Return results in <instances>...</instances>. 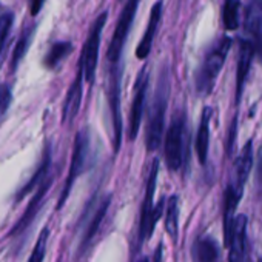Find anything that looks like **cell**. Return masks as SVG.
Wrapping results in <instances>:
<instances>
[{
  "label": "cell",
  "mask_w": 262,
  "mask_h": 262,
  "mask_svg": "<svg viewBox=\"0 0 262 262\" xmlns=\"http://www.w3.org/2000/svg\"><path fill=\"white\" fill-rule=\"evenodd\" d=\"M108 19V13L103 11L96 22L93 24L90 34L86 37L82 56H80V62L83 65V73H85V80L88 83H91L94 80L96 76V68H97V59H99V47H100V37H102V31L103 27L106 24Z\"/></svg>",
  "instance_id": "cell-5"
},
{
  "label": "cell",
  "mask_w": 262,
  "mask_h": 262,
  "mask_svg": "<svg viewBox=\"0 0 262 262\" xmlns=\"http://www.w3.org/2000/svg\"><path fill=\"white\" fill-rule=\"evenodd\" d=\"M43 2H45V0H31V14L33 16H37L39 14V11L43 7Z\"/></svg>",
  "instance_id": "cell-28"
},
{
  "label": "cell",
  "mask_w": 262,
  "mask_h": 262,
  "mask_svg": "<svg viewBox=\"0 0 262 262\" xmlns=\"http://www.w3.org/2000/svg\"><path fill=\"white\" fill-rule=\"evenodd\" d=\"M168 97H170V71L165 67L164 71H161L159 74L158 86L155 91V97L150 106V114H148V122H147L145 144H147L148 151H156L161 145L165 113L168 106Z\"/></svg>",
  "instance_id": "cell-1"
},
{
  "label": "cell",
  "mask_w": 262,
  "mask_h": 262,
  "mask_svg": "<svg viewBox=\"0 0 262 262\" xmlns=\"http://www.w3.org/2000/svg\"><path fill=\"white\" fill-rule=\"evenodd\" d=\"M4 14H2V5H0V17H2Z\"/></svg>",
  "instance_id": "cell-31"
},
{
  "label": "cell",
  "mask_w": 262,
  "mask_h": 262,
  "mask_svg": "<svg viewBox=\"0 0 262 262\" xmlns=\"http://www.w3.org/2000/svg\"><path fill=\"white\" fill-rule=\"evenodd\" d=\"M193 262H221V247L210 236H201L191 247Z\"/></svg>",
  "instance_id": "cell-17"
},
{
  "label": "cell",
  "mask_w": 262,
  "mask_h": 262,
  "mask_svg": "<svg viewBox=\"0 0 262 262\" xmlns=\"http://www.w3.org/2000/svg\"><path fill=\"white\" fill-rule=\"evenodd\" d=\"M110 202H111V196L108 194V196L100 202L99 208L96 210V213H94V216H93V219H91V222H90V225H88V228H86V231H85V234H83L82 245H80V251H83V250L88 247V244L93 241V237H94V236L97 234V231L100 230V225H102L103 217H105V214H106V211H108Z\"/></svg>",
  "instance_id": "cell-19"
},
{
  "label": "cell",
  "mask_w": 262,
  "mask_h": 262,
  "mask_svg": "<svg viewBox=\"0 0 262 262\" xmlns=\"http://www.w3.org/2000/svg\"><path fill=\"white\" fill-rule=\"evenodd\" d=\"M245 241H247V216L239 214V216H236L231 242L228 245V248H230L228 262H242L244 260Z\"/></svg>",
  "instance_id": "cell-15"
},
{
  "label": "cell",
  "mask_w": 262,
  "mask_h": 262,
  "mask_svg": "<svg viewBox=\"0 0 262 262\" xmlns=\"http://www.w3.org/2000/svg\"><path fill=\"white\" fill-rule=\"evenodd\" d=\"M257 181L262 185V153L259 155V165H257Z\"/></svg>",
  "instance_id": "cell-29"
},
{
  "label": "cell",
  "mask_w": 262,
  "mask_h": 262,
  "mask_svg": "<svg viewBox=\"0 0 262 262\" xmlns=\"http://www.w3.org/2000/svg\"><path fill=\"white\" fill-rule=\"evenodd\" d=\"M138 7H139V0H126V4H125V7L122 10V14H120V17L117 20L116 30H114V34H113L111 43L108 47V53H106L108 62L111 65L119 63V60H120L123 45L126 42L131 25H133L135 16L138 13Z\"/></svg>",
  "instance_id": "cell-4"
},
{
  "label": "cell",
  "mask_w": 262,
  "mask_h": 262,
  "mask_svg": "<svg viewBox=\"0 0 262 262\" xmlns=\"http://www.w3.org/2000/svg\"><path fill=\"white\" fill-rule=\"evenodd\" d=\"M257 262H262V257H260V259H259V260H257Z\"/></svg>",
  "instance_id": "cell-33"
},
{
  "label": "cell",
  "mask_w": 262,
  "mask_h": 262,
  "mask_svg": "<svg viewBox=\"0 0 262 262\" xmlns=\"http://www.w3.org/2000/svg\"><path fill=\"white\" fill-rule=\"evenodd\" d=\"M256 53H254V47L248 39H244L241 42V51H239V57H237V71H236V106H239L241 103V97H242V91L245 86V82L248 79V73L251 68V62L254 59Z\"/></svg>",
  "instance_id": "cell-12"
},
{
  "label": "cell",
  "mask_w": 262,
  "mask_h": 262,
  "mask_svg": "<svg viewBox=\"0 0 262 262\" xmlns=\"http://www.w3.org/2000/svg\"><path fill=\"white\" fill-rule=\"evenodd\" d=\"M245 33L248 34V40L254 47V53L262 62V0H253L245 11L244 20Z\"/></svg>",
  "instance_id": "cell-10"
},
{
  "label": "cell",
  "mask_w": 262,
  "mask_h": 262,
  "mask_svg": "<svg viewBox=\"0 0 262 262\" xmlns=\"http://www.w3.org/2000/svg\"><path fill=\"white\" fill-rule=\"evenodd\" d=\"M120 82H122V65L114 63L110 73L108 82V103L111 110L113 129H114V151L117 153L122 142V116H120Z\"/></svg>",
  "instance_id": "cell-8"
},
{
  "label": "cell",
  "mask_w": 262,
  "mask_h": 262,
  "mask_svg": "<svg viewBox=\"0 0 262 262\" xmlns=\"http://www.w3.org/2000/svg\"><path fill=\"white\" fill-rule=\"evenodd\" d=\"M83 79H85V73H83V65L79 60V70L76 74L74 82L71 83L68 93H67V99L63 103V111H62V122L63 123H71L79 110H80V103H82V94H83Z\"/></svg>",
  "instance_id": "cell-11"
},
{
  "label": "cell",
  "mask_w": 262,
  "mask_h": 262,
  "mask_svg": "<svg viewBox=\"0 0 262 262\" xmlns=\"http://www.w3.org/2000/svg\"><path fill=\"white\" fill-rule=\"evenodd\" d=\"M51 182H53V181H51V178H47L42 184H39L37 191L34 193L33 199L30 201V204H28V207H27V210H25L24 216L20 217V221H19V222L13 227V230L10 231V236L20 234L22 231H25V230H27V227L31 224V221L36 217L37 211L40 210L42 202H43V199H45V196H47V193H48V190H50V187H51Z\"/></svg>",
  "instance_id": "cell-13"
},
{
  "label": "cell",
  "mask_w": 262,
  "mask_h": 262,
  "mask_svg": "<svg viewBox=\"0 0 262 262\" xmlns=\"http://www.w3.org/2000/svg\"><path fill=\"white\" fill-rule=\"evenodd\" d=\"M88 153H90V136L86 133V129H82V131H79V133H77L76 141H74V150H73L70 173H68L65 187L62 190V194H60L57 208H62L63 204L67 202V199L70 196V191H71L76 179L82 174V171L85 168V164H86V159H88Z\"/></svg>",
  "instance_id": "cell-6"
},
{
  "label": "cell",
  "mask_w": 262,
  "mask_h": 262,
  "mask_svg": "<svg viewBox=\"0 0 262 262\" xmlns=\"http://www.w3.org/2000/svg\"><path fill=\"white\" fill-rule=\"evenodd\" d=\"M33 34H34V27H27L24 30V33L20 34L19 37V42L16 45V50H14V54H13V70H16L19 67V62L24 59V56L27 54L28 51V47L31 43V39H33Z\"/></svg>",
  "instance_id": "cell-24"
},
{
  "label": "cell",
  "mask_w": 262,
  "mask_h": 262,
  "mask_svg": "<svg viewBox=\"0 0 262 262\" xmlns=\"http://www.w3.org/2000/svg\"><path fill=\"white\" fill-rule=\"evenodd\" d=\"M71 51H73V43H71V42H67V40H65V42H56V43L50 48L48 54H47L45 59H43L45 67L50 68V70L57 68V67L60 65V62H62L65 57H68V56L71 54Z\"/></svg>",
  "instance_id": "cell-21"
},
{
  "label": "cell",
  "mask_w": 262,
  "mask_h": 262,
  "mask_svg": "<svg viewBox=\"0 0 262 262\" xmlns=\"http://www.w3.org/2000/svg\"><path fill=\"white\" fill-rule=\"evenodd\" d=\"M211 108L205 106L201 116L199 122V129H198V136H196V155L198 159L202 165L207 162L208 156V145H210V122H211Z\"/></svg>",
  "instance_id": "cell-18"
},
{
  "label": "cell",
  "mask_w": 262,
  "mask_h": 262,
  "mask_svg": "<svg viewBox=\"0 0 262 262\" xmlns=\"http://www.w3.org/2000/svg\"><path fill=\"white\" fill-rule=\"evenodd\" d=\"M148 70L144 67L141 73L138 74L136 85H135V94H133V105H131V113H129V129L128 136L129 141H135L139 133V126L142 122V114H144V103H145V96H147V88H148Z\"/></svg>",
  "instance_id": "cell-9"
},
{
  "label": "cell",
  "mask_w": 262,
  "mask_h": 262,
  "mask_svg": "<svg viewBox=\"0 0 262 262\" xmlns=\"http://www.w3.org/2000/svg\"><path fill=\"white\" fill-rule=\"evenodd\" d=\"M185 111L178 110L171 119L170 128L165 136V164L168 170L178 171L184 161V136H185Z\"/></svg>",
  "instance_id": "cell-3"
},
{
  "label": "cell",
  "mask_w": 262,
  "mask_h": 262,
  "mask_svg": "<svg viewBox=\"0 0 262 262\" xmlns=\"http://www.w3.org/2000/svg\"><path fill=\"white\" fill-rule=\"evenodd\" d=\"M251 167H253V141H248L244 145L241 155L236 159V164H234V179L231 181V184L236 187V190L239 193H244V185H245V182L248 179Z\"/></svg>",
  "instance_id": "cell-16"
},
{
  "label": "cell",
  "mask_w": 262,
  "mask_h": 262,
  "mask_svg": "<svg viewBox=\"0 0 262 262\" xmlns=\"http://www.w3.org/2000/svg\"><path fill=\"white\" fill-rule=\"evenodd\" d=\"M13 22H14V17H13L11 13H5L2 17H0V60H2L4 48H5L7 39H8V36H10Z\"/></svg>",
  "instance_id": "cell-26"
},
{
  "label": "cell",
  "mask_w": 262,
  "mask_h": 262,
  "mask_svg": "<svg viewBox=\"0 0 262 262\" xmlns=\"http://www.w3.org/2000/svg\"><path fill=\"white\" fill-rule=\"evenodd\" d=\"M162 11H164V4L162 0H158V2L153 5L151 8V13H150V20H148V27L142 36V40L139 42L138 48H136V57L144 60L148 57L150 51H151V47H153V40H155V36H156V31H158V27L162 20Z\"/></svg>",
  "instance_id": "cell-14"
},
{
  "label": "cell",
  "mask_w": 262,
  "mask_h": 262,
  "mask_svg": "<svg viewBox=\"0 0 262 262\" xmlns=\"http://www.w3.org/2000/svg\"><path fill=\"white\" fill-rule=\"evenodd\" d=\"M50 167H51V150H50V147L47 148V151H45V155H43V161H42V165L39 167V170L36 171V174L31 178V181L19 191V194H17V199H22V198H25L37 184H42L47 178H48V171H50Z\"/></svg>",
  "instance_id": "cell-22"
},
{
  "label": "cell",
  "mask_w": 262,
  "mask_h": 262,
  "mask_svg": "<svg viewBox=\"0 0 262 262\" xmlns=\"http://www.w3.org/2000/svg\"><path fill=\"white\" fill-rule=\"evenodd\" d=\"M165 230L173 242L178 241L179 234V198L178 194L170 196L167 202V213H165Z\"/></svg>",
  "instance_id": "cell-20"
},
{
  "label": "cell",
  "mask_w": 262,
  "mask_h": 262,
  "mask_svg": "<svg viewBox=\"0 0 262 262\" xmlns=\"http://www.w3.org/2000/svg\"><path fill=\"white\" fill-rule=\"evenodd\" d=\"M242 262H250V259H247V257H244V260Z\"/></svg>",
  "instance_id": "cell-32"
},
{
  "label": "cell",
  "mask_w": 262,
  "mask_h": 262,
  "mask_svg": "<svg viewBox=\"0 0 262 262\" xmlns=\"http://www.w3.org/2000/svg\"><path fill=\"white\" fill-rule=\"evenodd\" d=\"M139 262H150V259H148V257H142V259H141Z\"/></svg>",
  "instance_id": "cell-30"
},
{
  "label": "cell",
  "mask_w": 262,
  "mask_h": 262,
  "mask_svg": "<svg viewBox=\"0 0 262 262\" xmlns=\"http://www.w3.org/2000/svg\"><path fill=\"white\" fill-rule=\"evenodd\" d=\"M222 22L227 30H236L239 24V0H225L222 7Z\"/></svg>",
  "instance_id": "cell-23"
},
{
  "label": "cell",
  "mask_w": 262,
  "mask_h": 262,
  "mask_svg": "<svg viewBox=\"0 0 262 262\" xmlns=\"http://www.w3.org/2000/svg\"><path fill=\"white\" fill-rule=\"evenodd\" d=\"M158 173H159V161L155 159L151 164L147 190H145V198H144L142 208H141V221H139V242L141 244H144L148 237H151L153 230L156 227V222L153 219V211H155L153 198H155V191H156Z\"/></svg>",
  "instance_id": "cell-7"
},
{
  "label": "cell",
  "mask_w": 262,
  "mask_h": 262,
  "mask_svg": "<svg viewBox=\"0 0 262 262\" xmlns=\"http://www.w3.org/2000/svg\"><path fill=\"white\" fill-rule=\"evenodd\" d=\"M233 45V40L228 36L219 37L211 48L207 51L201 68L196 73L194 82H196V90L202 96H208L216 83V79L227 60V56L230 53V48Z\"/></svg>",
  "instance_id": "cell-2"
},
{
  "label": "cell",
  "mask_w": 262,
  "mask_h": 262,
  "mask_svg": "<svg viewBox=\"0 0 262 262\" xmlns=\"http://www.w3.org/2000/svg\"><path fill=\"white\" fill-rule=\"evenodd\" d=\"M48 239H50V228L45 227V228L40 231V234H39V237H37V241H36V245H34V248H33V253H31L28 262H43L45 254H47Z\"/></svg>",
  "instance_id": "cell-25"
},
{
  "label": "cell",
  "mask_w": 262,
  "mask_h": 262,
  "mask_svg": "<svg viewBox=\"0 0 262 262\" xmlns=\"http://www.w3.org/2000/svg\"><path fill=\"white\" fill-rule=\"evenodd\" d=\"M11 100H13V93H11L10 85L2 83L0 85V119H2L5 116V113L8 111Z\"/></svg>",
  "instance_id": "cell-27"
}]
</instances>
